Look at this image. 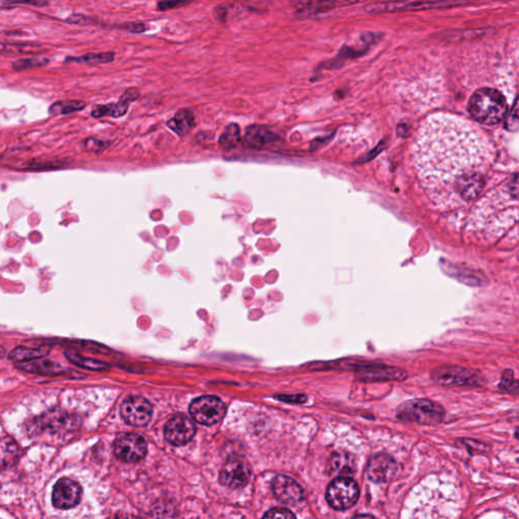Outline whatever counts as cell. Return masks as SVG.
<instances>
[{
  "mask_svg": "<svg viewBox=\"0 0 519 519\" xmlns=\"http://www.w3.org/2000/svg\"><path fill=\"white\" fill-rule=\"evenodd\" d=\"M86 107V104L83 100H60V102L54 103L52 106L49 107V113L51 115H67L81 111Z\"/></svg>",
  "mask_w": 519,
  "mask_h": 519,
  "instance_id": "20",
  "label": "cell"
},
{
  "mask_svg": "<svg viewBox=\"0 0 519 519\" xmlns=\"http://www.w3.org/2000/svg\"><path fill=\"white\" fill-rule=\"evenodd\" d=\"M2 453V466H11L15 464L18 460V445L11 438H6L2 441L1 444Z\"/></svg>",
  "mask_w": 519,
  "mask_h": 519,
  "instance_id": "23",
  "label": "cell"
},
{
  "mask_svg": "<svg viewBox=\"0 0 519 519\" xmlns=\"http://www.w3.org/2000/svg\"><path fill=\"white\" fill-rule=\"evenodd\" d=\"M81 487L76 481L70 479H60L55 484L52 493L54 506L58 509H70L76 507L81 501Z\"/></svg>",
  "mask_w": 519,
  "mask_h": 519,
  "instance_id": "11",
  "label": "cell"
},
{
  "mask_svg": "<svg viewBox=\"0 0 519 519\" xmlns=\"http://www.w3.org/2000/svg\"><path fill=\"white\" fill-rule=\"evenodd\" d=\"M433 382L445 387H481L487 380L480 371L460 366H441L432 371Z\"/></svg>",
  "mask_w": 519,
  "mask_h": 519,
  "instance_id": "3",
  "label": "cell"
},
{
  "mask_svg": "<svg viewBox=\"0 0 519 519\" xmlns=\"http://www.w3.org/2000/svg\"><path fill=\"white\" fill-rule=\"evenodd\" d=\"M153 413V406L142 397H127L121 406V416L131 426H146L151 420Z\"/></svg>",
  "mask_w": 519,
  "mask_h": 519,
  "instance_id": "9",
  "label": "cell"
},
{
  "mask_svg": "<svg viewBox=\"0 0 519 519\" xmlns=\"http://www.w3.org/2000/svg\"><path fill=\"white\" fill-rule=\"evenodd\" d=\"M214 15L215 18L219 21V22L226 23V20H228V9L224 6H216L214 11Z\"/></svg>",
  "mask_w": 519,
  "mask_h": 519,
  "instance_id": "35",
  "label": "cell"
},
{
  "mask_svg": "<svg viewBox=\"0 0 519 519\" xmlns=\"http://www.w3.org/2000/svg\"><path fill=\"white\" fill-rule=\"evenodd\" d=\"M358 0H291L292 6L298 9V16L308 18L340 6L356 4Z\"/></svg>",
  "mask_w": 519,
  "mask_h": 519,
  "instance_id": "14",
  "label": "cell"
},
{
  "mask_svg": "<svg viewBox=\"0 0 519 519\" xmlns=\"http://www.w3.org/2000/svg\"><path fill=\"white\" fill-rule=\"evenodd\" d=\"M192 1L193 0H161L158 4V11H165L168 9L181 8Z\"/></svg>",
  "mask_w": 519,
  "mask_h": 519,
  "instance_id": "29",
  "label": "cell"
},
{
  "mask_svg": "<svg viewBox=\"0 0 519 519\" xmlns=\"http://www.w3.org/2000/svg\"><path fill=\"white\" fill-rule=\"evenodd\" d=\"M445 409L428 399L406 402L397 410V418L421 425L441 424L445 418Z\"/></svg>",
  "mask_w": 519,
  "mask_h": 519,
  "instance_id": "4",
  "label": "cell"
},
{
  "mask_svg": "<svg viewBox=\"0 0 519 519\" xmlns=\"http://www.w3.org/2000/svg\"><path fill=\"white\" fill-rule=\"evenodd\" d=\"M47 351L42 352V349L23 350L18 348L15 351L11 352V358L15 360V361H23L25 359L36 358V357L41 356V355H45Z\"/></svg>",
  "mask_w": 519,
  "mask_h": 519,
  "instance_id": "27",
  "label": "cell"
},
{
  "mask_svg": "<svg viewBox=\"0 0 519 519\" xmlns=\"http://www.w3.org/2000/svg\"><path fill=\"white\" fill-rule=\"evenodd\" d=\"M498 389L507 394L519 395V380L514 378L511 369H505L502 373Z\"/></svg>",
  "mask_w": 519,
  "mask_h": 519,
  "instance_id": "22",
  "label": "cell"
},
{
  "mask_svg": "<svg viewBox=\"0 0 519 519\" xmlns=\"http://www.w3.org/2000/svg\"><path fill=\"white\" fill-rule=\"evenodd\" d=\"M383 37V34H382V33L366 32L360 35V41H361L362 43L366 44L367 46L373 47V45H375L380 40H382Z\"/></svg>",
  "mask_w": 519,
  "mask_h": 519,
  "instance_id": "31",
  "label": "cell"
},
{
  "mask_svg": "<svg viewBox=\"0 0 519 519\" xmlns=\"http://www.w3.org/2000/svg\"><path fill=\"white\" fill-rule=\"evenodd\" d=\"M40 47L35 45H28V44H1V53L4 54H30L38 52Z\"/></svg>",
  "mask_w": 519,
  "mask_h": 519,
  "instance_id": "25",
  "label": "cell"
},
{
  "mask_svg": "<svg viewBox=\"0 0 519 519\" xmlns=\"http://www.w3.org/2000/svg\"><path fill=\"white\" fill-rule=\"evenodd\" d=\"M414 163L420 181L429 191H438L455 181L482 173L487 146L478 133L462 121L434 118L419 130L413 147Z\"/></svg>",
  "mask_w": 519,
  "mask_h": 519,
  "instance_id": "1",
  "label": "cell"
},
{
  "mask_svg": "<svg viewBox=\"0 0 519 519\" xmlns=\"http://www.w3.org/2000/svg\"><path fill=\"white\" fill-rule=\"evenodd\" d=\"M506 127L507 129L512 131L519 129V97L514 103L511 113L507 116Z\"/></svg>",
  "mask_w": 519,
  "mask_h": 519,
  "instance_id": "28",
  "label": "cell"
},
{
  "mask_svg": "<svg viewBox=\"0 0 519 519\" xmlns=\"http://www.w3.org/2000/svg\"><path fill=\"white\" fill-rule=\"evenodd\" d=\"M264 518L293 519L296 518V515L291 511H287L285 508H273L264 515Z\"/></svg>",
  "mask_w": 519,
  "mask_h": 519,
  "instance_id": "30",
  "label": "cell"
},
{
  "mask_svg": "<svg viewBox=\"0 0 519 519\" xmlns=\"http://www.w3.org/2000/svg\"><path fill=\"white\" fill-rule=\"evenodd\" d=\"M460 0H437V1H380L366 4L364 9L371 15L399 13V11H420L429 9L445 8L460 6Z\"/></svg>",
  "mask_w": 519,
  "mask_h": 519,
  "instance_id": "5",
  "label": "cell"
},
{
  "mask_svg": "<svg viewBox=\"0 0 519 519\" xmlns=\"http://www.w3.org/2000/svg\"><path fill=\"white\" fill-rule=\"evenodd\" d=\"M146 441L138 434H123L114 443L115 455L124 462H140L146 457Z\"/></svg>",
  "mask_w": 519,
  "mask_h": 519,
  "instance_id": "8",
  "label": "cell"
},
{
  "mask_svg": "<svg viewBox=\"0 0 519 519\" xmlns=\"http://www.w3.org/2000/svg\"><path fill=\"white\" fill-rule=\"evenodd\" d=\"M457 443L462 444L465 448L472 455H484L490 451L491 448L488 444L482 443V441H474V439L462 438L458 439Z\"/></svg>",
  "mask_w": 519,
  "mask_h": 519,
  "instance_id": "24",
  "label": "cell"
},
{
  "mask_svg": "<svg viewBox=\"0 0 519 519\" xmlns=\"http://www.w3.org/2000/svg\"><path fill=\"white\" fill-rule=\"evenodd\" d=\"M195 434V425L184 415L175 416L165 426V439L173 445H185L190 443Z\"/></svg>",
  "mask_w": 519,
  "mask_h": 519,
  "instance_id": "12",
  "label": "cell"
},
{
  "mask_svg": "<svg viewBox=\"0 0 519 519\" xmlns=\"http://www.w3.org/2000/svg\"><path fill=\"white\" fill-rule=\"evenodd\" d=\"M115 60V52L113 51H107V52L100 53H88L84 55L78 56V57H72L69 56L64 60L65 63H78V64L86 65H98L107 64V63L113 62Z\"/></svg>",
  "mask_w": 519,
  "mask_h": 519,
  "instance_id": "19",
  "label": "cell"
},
{
  "mask_svg": "<svg viewBox=\"0 0 519 519\" xmlns=\"http://www.w3.org/2000/svg\"><path fill=\"white\" fill-rule=\"evenodd\" d=\"M139 95V91L137 88H128L123 93L120 100L116 104L95 105V106H93L92 116L97 119L105 116L112 117V118H120V117L127 113L131 103L136 100Z\"/></svg>",
  "mask_w": 519,
  "mask_h": 519,
  "instance_id": "15",
  "label": "cell"
},
{
  "mask_svg": "<svg viewBox=\"0 0 519 519\" xmlns=\"http://www.w3.org/2000/svg\"><path fill=\"white\" fill-rule=\"evenodd\" d=\"M65 22L72 23V25H88L92 23V18L88 16L81 15V13H74V15L69 16V18L65 20Z\"/></svg>",
  "mask_w": 519,
  "mask_h": 519,
  "instance_id": "34",
  "label": "cell"
},
{
  "mask_svg": "<svg viewBox=\"0 0 519 519\" xmlns=\"http://www.w3.org/2000/svg\"><path fill=\"white\" fill-rule=\"evenodd\" d=\"M516 462H518V464H519V458H518V460H516Z\"/></svg>",
  "mask_w": 519,
  "mask_h": 519,
  "instance_id": "39",
  "label": "cell"
},
{
  "mask_svg": "<svg viewBox=\"0 0 519 519\" xmlns=\"http://www.w3.org/2000/svg\"><path fill=\"white\" fill-rule=\"evenodd\" d=\"M514 437L519 441V427L516 428L515 432H514Z\"/></svg>",
  "mask_w": 519,
  "mask_h": 519,
  "instance_id": "38",
  "label": "cell"
},
{
  "mask_svg": "<svg viewBox=\"0 0 519 519\" xmlns=\"http://www.w3.org/2000/svg\"><path fill=\"white\" fill-rule=\"evenodd\" d=\"M280 399L283 400V401L294 402V403H303V402L305 401V397L303 396H281Z\"/></svg>",
  "mask_w": 519,
  "mask_h": 519,
  "instance_id": "37",
  "label": "cell"
},
{
  "mask_svg": "<svg viewBox=\"0 0 519 519\" xmlns=\"http://www.w3.org/2000/svg\"><path fill=\"white\" fill-rule=\"evenodd\" d=\"M119 28L125 31L133 33V34H142L146 31V25L142 23H129L119 25Z\"/></svg>",
  "mask_w": 519,
  "mask_h": 519,
  "instance_id": "33",
  "label": "cell"
},
{
  "mask_svg": "<svg viewBox=\"0 0 519 519\" xmlns=\"http://www.w3.org/2000/svg\"><path fill=\"white\" fill-rule=\"evenodd\" d=\"M347 460V455H337L334 457V462H332L335 467L336 473L340 474L341 477H346L353 473L352 462L348 460L346 464H344Z\"/></svg>",
  "mask_w": 519,
  "mask_h": 519,
  "instance_id": "26",
  "label": "cell"
},
{
  "mask_svg": "<svg viewBox=\"0 0 519 519\" xmlns=\"http://www.w3.org/2000/svg\"><path fill=\"white\" fill-rule=\"evenodd\" d=\"M272 489L276 498L283 503L298 504L303 499V489L289 477L283 474L276 477L273 481Z\"/></svg>",
  "mask_w": 519,
  "mask_h": 519,
  "instance_id": "16",
  "label": "cell"
},
{
  "mask_svg": "<svg viewBox=\"0 0 519 519\" xmlns=\"http://www.w3.org/2000/svg\"><path fill=\"white\" fill-rule=\"evenodd\" d=\"M470 114L480 123L494 125L503 120L507 113V103L501 93L492 88H481L472 95L469 103Z\"/></svg>",
  "mask_w": 519,
  "mask_h": 519,
  "instance_id": "2",
  "label": "cell"
},
{
  "mask_svg": "<svg viewBox=\"0 0 519 519\" xmlns=\"http://www.w3.org/2000/svg\"><path fill=\"white\" fill-rule=\"evenodd\" d=\"M371 47L366 45L362 42L360 46L344 45L333 59L320 64L319 69L335 70L342 69L346 62L362 57L371 50Z\"/></svg>",
  "mask_w": 519,
  "mask_h": 519,
  "instance_id": "17",
  "label": "cell"
},
{
  "mask_svg": "<svg viewBox=\"0 0 519 519\" xmlns=\"http://www.w3.org/2000/svg\"><path fill=\"white\" fill-rule=\"evenodd\" d=\"M6 4H27V6L44 8L49 4V0H1Z\"/></svg>",
  "mask_w": 519,
  "mask_h": 519,
  "instance_id": "32",
  "label": "cell"
},
{
  "mask_svg": "<svg viewBox=\"0 0 519 519\" xmlns=\"http://www.w3.org/2000/svg\"><path fill=\"white\" fill-rule=\"evenodd\" d=\"M194 126H195V117L188 109L179 110L168 122V127L181 137L188 134Z\"/></svg>",
  "mask_w": 519,
  "mask_h": 519,
  "instance_id": "18",
  "label": "cell"
},
{
  "mask_svg": "<svg viewBox=\"0 0 519 519\" xmlns=\"http://www.w3.org/2000/svg\"><path fill=\"white\" fill-rule=\"evenodd\" d=\"M397 473L396 460L390 455L380 453L371 458L367 467V477L375 483H385L395 478Z\"/></svg>",
  "mask_w": 519,
  "mask_h": 519,
  "instance_id": "13",
  "label": "cell"
},
{
  "mask_svg": "<svg viewBox=\"0 0 519 519\" xmlns=\"http://www.w3.org/2000/svg\"><path fill=\"white\" fill-rule=\"evenodd\" d=\"M226 408L218 397L205 396L192 402L190 413L193 419L200 424L211 426L223 419Z\"/></svg>",
  "mask_w": 519,
  "mask_h": 519,
  "instance_id": "7",
  "label": "cell"
},
{
  "mask_svg": "<svg viewBox=\"0 0 519 519\" xmlns=\"http://www.w3.org/2000/svg\"><path fill=\"white\" fill-rule=\"evenodd\" d=\"M50 60L43 56H35L31 58H22V59L16 60L11 64V67L15 71H23L30 69H36V67L46 66Z\"/></svg>",
  "mask_w": 519,
  "mask_h": 519,
  "instance_id": "21",
  "label": "cell"
},
{
  "mask_svg": "<svg viewBox=\"0 0 519 519\" xmlns=\"http://www.w3.org/2000/svg\"><path fill=\"white\" fill-rule=\"evenodd\" d=\"M511 195L514 198L519 199V175L512 179L511 183Z\"/></svg>",
  "mask_w": 519,
  "mask_h": 519,
  "instance_id": "36",
  "label": "cell"
},
{
  "mask_svg": "<svg viewBox=\"0 0 519 519\" xmlns=\"http://www.w3.org/2000/svg\"><path fill=\"white\" fill-rule=\"evenodd\" d=\"M359 488L356 482L347 477H339L327 489V500L337 511H345L356 503Z\"/></svg>",
  "mask_w": 519,
  "mask_h": 519,
  "instance_id": "6",
  "label": "cell"
},
{
  "mask_svg": "<svg viewBox=\"0 0 519 519\" xmlns=\"http://www.w3.org/2000/svg\"><path fill=\"white\" fill-rule=\"evenodd\" d=\"M251 471L247 462L240 457L229 458L222 467L219 480L222 485L231 489L245 487L250 481Z\"/></svg>",
  "mask_w": 519,
  "mask_h": 519,
  "instance_id": "10",
  "label": "cell"
}]
</instances>
